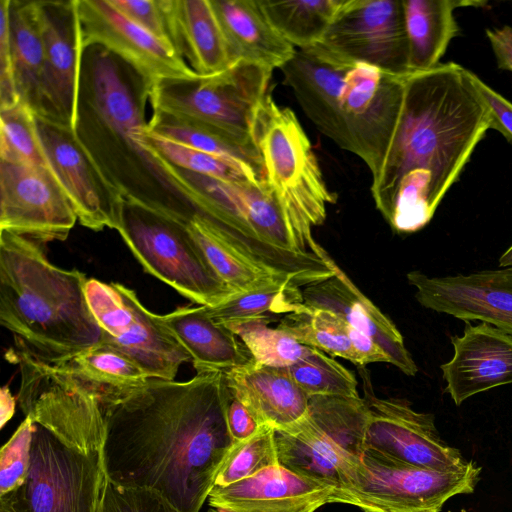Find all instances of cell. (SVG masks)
Listing matches in <instances>:
<instances>
[{
  "label": "cell",
  "instance_id": "obj_1",
  "mask_svg": "<svg viewBox=\"0 0 512 512\" xmlns=\"http://www.w3.org/2000/svg\"><path fill=\"white\" fill-rule=\"evenodd\" d=\"M95 388V387H94ZM111 481L157 492L180 512H200L236 442L226 419L224 371L188 381L149 378L95 388Z\"/></svg>",
  "mask_w": 512,
  "mask_h": 512
},
{
  "label": "cell",
  "instance_id": "obj_2",
  "mask_svg": "<svg viewBox=\"0 0 512 512\" xmlns=\"http://www.w3.org/2000/svg\"><path fill=\"white\" fill-rule=\"evenodd\" d=\"M472 72L454 62L408 74L400 116L371 194L398 233L433 218L489 129V113Z\"/></svg>",
  "mask_w": 512,
  "mask_h": 512
},
{
  "label": "cell",
  "instance_id": "obj_3",
  "mask_svg": "<svg viewBox=\"0 0 512 512\" xmlns=\"http://www.w3.org/2000/svg\"><path fill=\"white\" fill-rule=\"evenodd\" d=\"M18 401L32 421L22 484L0 497L9 512H95L106 480L104 418L93 386L15 348Z\"/></svg>",
  "mask_w": 512,
  "mask_h": 512
},
{
  "label": "cell",
  "instance_id": "obj_4",
  "mask_svg": "<svg viewBox=\"0 0 512 512\" xmlns=\"http://www.w3.org/2000/svg\"><path fill=\"white\" fill-rule=\"evenodd\" d=\"M149 93L125 61L100 46L86 48L74 134L125 203L181 224L193 208L139 137Z\"/></svg>",
  "mask_w": 512,
  "mask_h": 512
},
{
  "label": "cell",
  "instance_id": "obj_5",
  "mask_svg": "<svg viewBox=\"0 0 512 512\" xmlns=\"http://www.w3.org/2000/svg\"><path fill=\"white\" fill-rule=\"evenodd\" d=\"M280 70L316 128L374 176L393 137L408 74L343 62L313 48L297 50Z\"/></svg>",
  "mask_w": 512,
  "mask_h": 512
},
{
  "label": "cell",
  "instance_id": "obj_6",
  "mask_svg": "<svg viewBox=\"0 0 512 512\" xmlns=\"http://www.w3.org/2000/svg\"><path fill=\"white\" fill-rule=\"evenodd\" d=\"M87 281L52 264L40 243L0 230V324L16 348L49 362L101 343Z\"/></svg>",
  "mask_w": 512,
  "mask_h": 512
},
{
  "label": "cell",
  "instance_id": "obj_7",
  "mask_svg": "<svg viewBox=\"0 0 512 512\" xmlns=\"http://www.w3.org/2000/svg\"><path fill=\"white\" fill-rule=\"evenodd\" d=\"M252 137L289 229L304 252L314 253L318 243L313 228L324 223L327 206L337 198L326 185L308 136L294 112L269 93L257 110Z\"/></svg>",
  "mask_w": 512,
  "mask_h": 512
},
{
  "label": "cell",
  "instance_id": "obj_8",
  "mask_svg": "<svg viewBox=\"0 0 512 512\" xmlns=\"http://www.w3.org/2000/svg\"><path fill=\"white\" fill-rule=\"evenodd\" d=\"M367 419L362 397H309L304 418L275 430L279 464L332 488L344 504L365 452Z\"/></svg>",
  "mask_w": 512,
  "mask_h": 512
},
{
  "label": "cell",
  "instance_id": "obj_9",
  "mask_svg": "<svg viewBox=\"0 0 512 512\" xmlns=\"http://www.w3.org/2000/svg\"><path fill=\"white\" fill-rule=\"evenodd\" d=\"M272 71L238 61L218 74L163 80L150 87L149 104L153 112L256 147L253 124L259 106L270 93Z\"/></svg>",
  "mask_w": 512,
  "mask_h": 512
},
{
  "label": "cell",
  "instance_id": "obj_10",
  "mask_svg": "<svg viewBox=\"0 0 512 512\" xmlns=\"http://www.w3.org/2000/svg\"><path fill=\"white\" fill-rule=\"evenodd\" d=\"M144 270L199 306L235 293L216 275L184 227L124 203L117 229Z\"/></svg>",
  "mask_w": 512,
  "mask_h": 512
},
{
  "label": "cell",
  "instance_id": "obj_11",
  "mask_svg": "<svg viewBox=\"0 0 512 512\" xmlns=\"http://www.w3.org/2000/svg\"><path fill=\"white\" fill-rule=\"evenodd\" d=\"M102 342L131 358L149 378L174 380L191 356L163 321L147 310L134 290L95 278L85 285Z\"/></svg>",
  "mask_w": 512,
  "mask_h": 512
},
{
  "label": "cell",
  "instance_id": "obj_12",
  "mask_svg": "<svg viewBox=\"0 0 512 512\" xmlns=\"http://www.w3.org/2000/svg\"><path fill=\"white\" fill-rule=\"evenodd\" d=\"M481 467L459 471L421 468L365 451L344 504L362 512H441L452 497L474 492Z\"/></svg>",
  "mask_w": 512,
  "mask_h": 512
},
{
  "label": "cell",
  "instance_id": "obj_13",
  "mask_svg": "<svg viewBox=\"0 0 512 512\" xmlns=\"http://www.w3.org/2000/svg\"><path fill=\"white\" fill-rule=\"evenodd\" d=\"M309 48L343 62L409 74L402 0H343L322 39Z\"/></svg>",
  "mask_w": 512,
  "mask_h": 512
},
{
  "label": "cell",
  "instance_id": "obj_14",
  "mask_svg": "<svg viewBox=\"0 0 512 512\" xmlns=\"http://www.w3.org/2000/svg\"><path fill=\"white\" fill-rule=\"evenodd\" d=\"M368 419L365 451L393 461L438 471H459L467 461L461 452L440 436L430 413L418 412L399 398H379L369 375L359 367Z\"/></svg>",
  "mask_w": 512,
  "mask_h": 512
},
{
  "label": "cell",
  "instance_id": "obj_15",
  "mask_svg": "<svg viewBox=\"0 0 512 512\" xmlns=\"http://www.w3.org/2000/svg\"><path fill=\"white\" fill-rule=\"evenodd\" d=\"M76 221L50 169L0 160V230L48 243L66 240Z\"/></svg>",
  "mask_w": 512,
  "mask_h": 512
},
{
  "label": "cell",
  "instance_id": "obj_16",
  "mask_svg": "<svg viewBox=\"0 0 512 512\" xmlns=\"http://www.w3.org/2000/svg\"><path fill=\"white\" fill-rule=\"evenodd\" d=\"M83 50L100 46L129 64L150 87L196 75L176 49L118 11L109 0H76Z\"/></svg>",
  "mask_w": 512,
  "mask_h": 512
},
{
  "label": "cell",
  "instance_id": "obj_17",
  "mask_svg": "<svg viewBox=\"0 0 512 512\" xmlns=\"http://www.w3.org/2000/svg\"><path fill=\"white\" fill-rule=\"evenodd\" d=\"M44 67L36 117L75 129L83 55L76 0L38 1Z\"/></svg>",
  "mask_w": 512,
  "mask_h": 512
},
{
  "label": "cell",
  "instance_id": "obj_18",
  "mask_svg": "<svg viewBox=\"0 0 512 512\" xmlns=\"http://www.w3.org/2000/svg\"><path fill=\"white\" fill-rule=\"evenodd\" d=\"M37 124L50 169L80 224L93 231L105 227L117 230L125 202L83 149L74 131L39 118Z\"/></svg>",
  "mask_w": 512,
  "mask_h": 512
},
{
  "label": "cell",
  "instance_id": "obj_19",
  "mask_svg": "<svg viewBox=\"0 0 512 512\" xmlns=\"http://www.w3.org/2000/svg\"><path fill=\"white\" fill-rule=\"evenodd\" d=\"M415 298L426 309L466 322L479 320L512 334V266L470 274H407Z\"/></svg>",
  "mask_w": 512,
  "mask_h": 512
},
{
  "label": "cell",
  "instance_id": "obj_20",
  "mask_svg": "<svg viewBox=\"0 0 512 512\" xmlns=\"http://www.w3.org/2000/svg\"><path fill=\"white\" fill-rule=\"evenodd\" d=\"M314 253L332 267L334 274L302 288V303L335 312L372 338L388 355L390 364L407 376H415L418 367L396 325L352 282L322 246L318 244Z\"/></svg>",
  "mask_w": 512,
  "mask_h": 512
},
{
  "label": "cell",
  "instance_id": "obj_21",
  "mask_svg": "<svg viewBox=\"0 0 512 512\" xmlns=\"http://www.w3.org/2000/svg\"><path fill=\"white\" fill-rule=\"evenodd\" d=\"M452 358L440 366L445 391L459 406L468 398L512 384V334L490 324L466 322L451 338Z\"/></svg>",
  "mask_w": 512,
  "mask_h": 512
},
{
  "label": "cell",
  "instance_id": "obj_22",
  "mask_svg": "<svg viewBox=\"0 0 512 512\" xmlns=\"http://www.w3.org/2000/svg\"><path fill=\"white\" fill-rule=\"evenodd\" d=\"M209 505L223 512H315L338 503L336 492L280 464L227 486H214Z\"/></svg>",
  "mask_w": 512,
  "mask_h": 512
},
{
  "label": "cell",
  "instance_id": "obj_23",
  "mask_svg": "<svg viewBox=\"0 0 512 512\" xmlns=\"http://www.w3.org/2000/svg\"><path fill=\"white\" fill-rule=\"evenodd\" d=\"M230 393L261 426L287 428L308 412L309 397L296 384L287 368L256 364L254 361L224 371Z\"/></svg>",
  "mask_w": 512,
  "mask_h": 512
},
{
  "label": "cell",
  "instance_id": "obj_24",
  "mask_svg": "<svg viewBox=\"0 0 512 512\" xmlns=\"http://www.w3.org/2000/svg\"><path fill=\"white\" fill-rule=\"evenodd\" d=\"M171 41L198 75L218 74L237 63L211 0H163Z\"/></svg>",
  "mask_w": 512,
  "mask_h": 512
},
{
  "label": "cell",
  "instance_id": "obj_25",
  "mask_svg": "<svg viewBox=\"0 0 512 512\" xmlns=\"http://www.w3.org/2000/svg\"><path fill=\"white\" fill-rule=\"evenodd\" d=\"M277 327L304 346L349 360L358 367L390 363L385 351L368 335L335 312L307 306L301 300L290 305Z\"/></svg>",
  "mask_w": 512,
  "mask_h": 512
},
{
  "label": "cell",
  "instance_id": "obj_26",
  "mask_svg": "<svg viewBox=\"0 0 512 512\" xmlns=\"http://www.w3.org/2000/svg\"><path fill=\"white\" fill-rule=\"evenodd\" d=\"M182 226L216 273L234 292L251 290L295 278L278 271L254 254L242 241L212 220L194 213Z\"/></svg>",
  "mask_w": 512,
  "mask_h": 512
},
{
  "label": "cell",
  "instance_id": "obj_27",
  "mask_svg": "<svg viewBox=\"0 0 512 512\" xmlns=\"http://www.w3.org/2000/svg\"><path fill=\"white\" fill-rule=\"evenodd\" d=\"M236 62L281 69L297 49L271 25L259 0H211Z\"/></svg>",
  "mask_w": 512,
  "mask_h": 512
},
{
  "label": "cell",
  "instance_id": "obj_28",
  "mask_svg": "<svg viewBox=\"0 0 512 512\" xmlns=\"http://www.w3.org/2000/svg\"><path fill=\"white\" fill-rule=\"evenodd\" d=\"M161 317L189 352L197 373L226 371L253 361L242 341L229 328L212 320L204 306L180 307Z\"/></svg>",
  "mask_w": 512,
  "mask_h": 512
},
{
  "label": "cell",
  "instance_id": "obj_29",
  "mask_svg": "<svg viewBox=\"0 0 512 512\" xmlns=\"http://www.w3.org/2000/svg\"><path fill=\"white\" fill-rule=\"evenodd\" d=\"M408 42L410 73L430 70L440 64L451 40L460 34L454 11L483 7L485 1L402 0Z\"/></svg>",
  "mask_w": 512,
  "mask_h": 512
},
{
  "label": "cell",
  "instance_id": "obj_30",
  "mask_svg": "<svg viewBox=\"0 0 512 512\" xmlns=\"http://www.w3.org/2000/svg\"><path fill=\"white\" fill-rule=\"evenodd\" d=\"M9 25L17 91L36 115L44 67L38 1L10 0Z\"/></svg>",
  "mask_w": 512,
  "mask_h": 512
},
{
  "label": "cell",
  "instance_id": "obj_31",
  "mask_svg": "<svg viewBox=\"0 0 512 512\" xmlns=\"http://www.w3.org/2000/svg\"><path fill=\"white\" fill-rule=\"evenodd\" d=\"M44 363L96 388L134 387L149 379L131 358L104 342Z\"/></svg>",
  "mask_w": 512,
  "mask_h": 512
},
{
  "label": "cell",
  "instance_id": "obj_32",
  "mask_svg": "<svg viewBox=\"0 0 512 512\" xmlns=\"http://www.w3.org/2000/svg\"><path fill=\"white\" fill-rule=\"evenodd\" d=\"M147 130L191 148L232 161L247 170L259 183L267 185L257 147L242 145L201 126L153 112Z\"/></svg>",
  "mask_w": 512,
  "mask_h": 512
},
{
  "label": "cell",
  "instance_id": "obj_33",
  "mask_svg": "<svg viewBox=\"0 0 512 512\" xmlns=\"http://www.w3.org/2000/svg\"><path fill=\"white\" fill-rule=\"evenodd\" d=\"M343 0L260 1L274 29L299 49L318 43Z\"/></svg>",
  "mask_w": 512,
  "mask_h": 512
},
{
  "label": "cell",
  "instance_id": "obj_34",
  "mask_svg": "<svg viewBox=\"0 0 512 512\" xmlns=\"http://www.w3.org/2000/svg\"><path fill=\"white\" fill-rule=\"evenodd\" d=\"M301 289L292 280H279L251 290L235 292L214 306H204L208 316L226 325L264 315H284L301 300Z\"/></svg>",
  "mask_w": 512,
  "mask_h": 512
},
{
  "label": "cell",
  "instance_id": "obj_35",
  "mask_svg": "<svg viewBox=\"0 0 512 512\" xmlns=\"http://www.w3.org/2000/svg\"><path fill=\"white\" fill-rule=\"evenodd\" d=\"M139 137L145 149L180 169L225 181L252 182L266 186L232 161L172 141L147 128L140 132Z\"/></svg>",
  "mask_w": 512,
  "mask_h": 512
},
{
  "label": "cell",
  "instance_id": "obj_36",
  "mask_svg": "<svg viewBox=\"0 0 512 512\" xmlns=\"http://www.w3.org/2000/svg\"><path fill=\"white\" fill-rule=\"evenodd\" d=\"M272 315H264L226 324L246 346L253 361L259 365L287 368L304 355L306 347L278 327L268 323Z\"/></svg>",
  "mask_w": 512,
  "mask_h": 512
},
{
  "label": "cell",
  "instance_id": "obj_37",
  "mask_svg": "<svg viewBox=\"0 0 512 512\" xmlns=\"http://www.w3.org/2000/svg\"><path fill=\"white\" fill-rule=\"evenodd\" d=\"M0 123L1 161L50 169L36 115L27 104L0 110Z\"/></svg>",
  "mask_w": 512,
  "mask_h": 512
},
{
  "label": "cell",
  "instance_id": "obj_38",
  "mask_svg": "<svg viewBox=\"0 0 512 512\" xmlns=\"http://www.w3.org/2000/svg\"><path fill=\"white\" fill-rule=\"evenodd\" d=\"M287 369L308 397L360 398L354 374L316 348L307 346L301 359Z\"/></svg>",
  "mask_w": 512,
  "mask_h": 512
},
{
  "label": "cell",
  "instance_id": "obj_39",
  "mask_svg": "<svg viewBox=\"0 0 512 512\" xmlns=\"http://www.w3.org/2000/svg\"><path fill=\"white\" fill-rule=\"evenodd\" d=\"M277 464L275 429L262 426L253 436L235 444L214 486H227Z\"/></svg>",
  "mask_w": 512,
  "mask_h": 512
},
{
  "label": "cell",
  "instance_id": "obj_40",
  "mask_svg": "<svg viewBox=\"0 0 512 512\" xmlns=\"http://www.w3.org/2000/svg\"><path fill=\"white\" fill-rule=\"evenodd\" d=\"M95 512H180L153 490L117 484L106 477Z\"/></svg>",
  "mask_w": 512,
  "mask_h": 512
},
{
  "label": "cell",
  "instance_id": "obj_41",
  "mask_svg": "<svg viewBox=\"0 0 512 512\" xmlns=\"http://www.w3.org/2000/svg\"><path fill=\"white\" fill-rule=\"evenodd\" d=\"M32 430L31 419L25 417L11 438L1 448L0 497L18 488L27 475Z\"/></svg>",
  "mask_w": 512,
  "mask_h": 512
},
{
  "label": "cell",
  "instance_id": "obj_42",
  "mask_svg": "<svg viewBox=\"0 0 512 512\" xmlns=\"http://www.w3.org/2000/svg\"><path fill=\"white\" fill-rule=\"evenodd\" d=\"M127 18L173 46L163 0H109ZM174 47V46H173Z\"/></svg>",
  "mask_w": 512,
  "mask_h": 512
},
{
  "label": "cell",
  "instance_id": "obj_43",
  "mask_svg": "<svg viewBox=\"0 0 512 512\" xmlns=\"http://www.w3.org/2000/svg\"><path fill=\"white\" fill-rule=\"evenodd\" d=\"M10 0H0V110L21 100L17 91L10 43Z\"/></svg>",
  "mask_w": 512,
  "mask_h": 512
},
{
  "label": "cell",
  "instance_id": "obj_44",
  "mask_svg": "<svg viewBox=\"0 0 512 512\" xmlns=\"http://www.w3.org/2000/svg\"><path fill=\"white\" fill-rule=\"evenodd\" d=\"M471 79L487 107L489 129L497 130L512 144V103L485 84L473 72Z\"/></svg>",
  "mask_w": 512,
  "mask_h": 512
},
{
  "label": "cell",
  "instance_id": "obj_45",
  "mask_svg": "<svg viewBox=\"0 0 512 512\" xmlns=\"http://www.w3.org/2000/svg\"><path fill=\"white\" fill-rule=\"evenodd\" d=\"M226 419L229 432L236 443L250 438L262 427L251 412L229 390Z\"/></svg>",
  "mask_w": 512,
  "mask_h": 512
},
{
  "label": "cell",
  "instance_id": "obj_46",
  "mask_svg": "<svg viewBox=\"0 0 512 512\" xmlns=\"http://www.w3.org/2000/svg\"><path fill=\"white\" fill-rule=\"evenodd\" d=\"M499 69L512 72V27L504 25L501 28L486 30Z\"/></svg>",
  "mask_w": 512,
  "mask_h": 512
},
{
  "label": "cell",
  "instance_id": "obj_47",
  "mask_svg": "<svg viewBox=\"0 0 512 512\" xmlns=\"http://www.w3.org/2000/svg\"><path fill=\"white\" fill-rule=\"evenodd\" d=\"M16 398L8 387H3L0 392V426L1 428L12 418L15 413Z\"/></svg>",
  "mask_w": 512,
  "mask_h": 512
},
{
  "label": "cell",
  "instance_id": "obj_48",
  "mask_svg": "<svg viewBox=\"0 0 512 512\" xmlns=\"http://www.w3.org/2000/svg\"><path fill=\"white\" fill-rule=\"evenodd\" d=\"M500 267L512 266V245L499 258Z\"/></svg>",
  "mask_w": 512,
  "mask_h": 512
},
{
  "label": "cell",
  "instance_id": "obj_49",
  "mask_svg": "<svg viewBox=\"0 0 512 512\" xmlns=\"http://www.w3.org/2000/svg\"><path fill=\"white\" fill-rule=\"evenodd\" d=\"M209 512H223V511L212 508L211 510H209Z\"/></svg>",
  "mask_w": 512,
  "mask_h": 512
},
{
  "label": "cell",
  "instance_id": "obj_50",
  "mask_svg": "<svg viewBox=\"0 0 512 512\" xmlns=\"http://www.w3.org/2000/svg\"><path fill=\"white\" fill-rule=\"evenodd\" d=\"M0 512H9V511H7V510H5V509L0 508Z\"/></svg>",
  "mask_w": 512,
  "mask_h": 512
}]
</instances>
